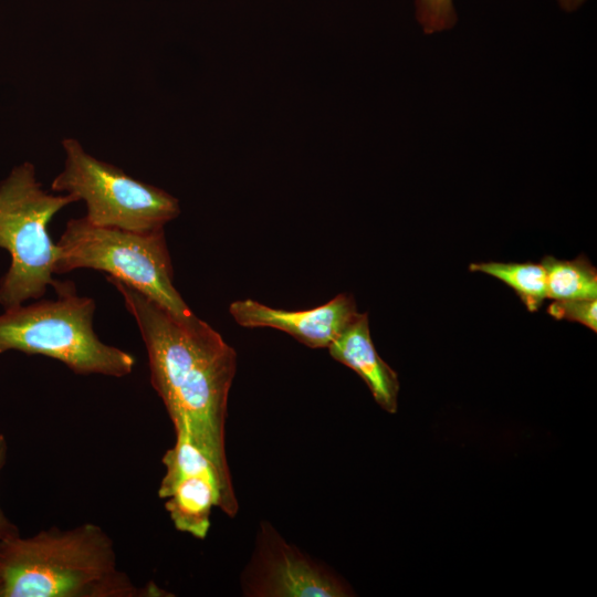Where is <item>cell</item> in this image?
<instances>
[{
  "instance_id": "1",
  "label": "cell",
  "mask_w": 597,
  "mask_h": 597,
  "mask_svg": "<svg viewBox=\"0 0 597 597\" xmlns=\"http://www.w3.org/2000/svg\"><path fill=\"white\" fill-rule=\"evenodd\" d=\"M144 341L150 381L175 430H182L232 488L224 447L228 397L237 371V353L195 314L178 317L111 275Z\"/></svg>"
},
{
  "instance_id": "14",
  "label": "cell",
  "mask_w": 597,
  "mask_h": 597,
  "mask_svg": "<svg viewBox=\"0 0 597 597\" xmlns=\"http://www.w3.org/2000/svg\"><path fill=\"white\" fill-rule=\"evenodd\" d=\"M597 300L555 301L547 313L556 320L578 322L597 332Z\"/></svg>"
},
{
  "instance_id": "9",
  "label": "cell",
  "mask_w": 597,
  "mask_h": 597,
  "mask_svg": "<svg viewBox=\"0 0 597 597\" xmlns=\"http://www.w3.org/2000/svg\"><path fill=\"white\" fill-rule=\"evenodd\" d=\"M229 313L243 327L276 328L311 348H327L359 314L354 297L347 293L303 311L274 308L251 298L238 300L229 305Z\"/></svg>"
},
{
  "instance_id": "4",
  "label": "cell",
  "mask_w": 597,
  "mask_h": 597,
  "mask_svg": "<svg viewBox=\"0 0 597 597\" xmlns=\"http://www.w3.org/2000/svg\"><path fill=\"white\" fill-rule=\"evenodd\" d=\"M71 195H53L36 180L31 163L15 166L0 182V248L11 256L0 280V304L7 310L41 298L53 279L57 255L48 227L55 213L77 202Z\"/></svg>"
},
{
  "instance_id": "5",
  "label": "cell",
  "mask_w": 597,
  "mask_h": 597,
  "mask_svg": "<svg viewBox=\"0 0 597 597\" xmlns=\"http://www.w3.org/2000/svg\"><path fill=\"white\" fill-rule=\"evenodd\" d=\"M54 273L93 269L140 291L178 317L192 315L174 285L165 230L146 232L100 227L70 219L57 243Z\"/></svg>"
},
{
  "instance_id": "2",
  "label": "cell",
  "mask_w": 597,
  "mask_h": 597,
  "mask_svg": "<svg viewBox=\"0 0 597 597\" xmlns=\"http://www.w3.org/2000/svg\"><path fill=\"white\" fill-rule=\"evenodd\" d=\"M117 568L113 541L98 525L52 527L30 537L0 540V597H139Z\"/></svg>"
},
{
  "instance_id": "8",
  "label": "cell",
  "mask_w": 597,
  "mask_h": 597,
  "mask_svg": "<svg viewBox=\"0 0 597 597\" xmlns=\"http://www.w3.org/2000/svg\"><path fill=\"white\" fill-rule=\"evenodd\" d=\"M243 594L254 597H344L349 588L327 567L289 544L262 523L253 555L241 576Z\"/></svg>"
},
{
  "instance_id": "7",
  "label": "cell",
  "mask_w": 597,
  "mask_h": 597,
  "mask_svg": "<svg viewBox=\"0 0 597 597\" xmlns=\"http://www.w3.org/2000/svg\"><path fill=\"white\" fill-rule=\"evenodd\" d=\"M175 432L176 442L163 457L166 472L158 495L167 499L165 509L178 531L203 540L210 528L212 509L217 506L233 517L238 501L212 461L185 431Z\"/></svg>"
},
{
  "instance_id": "11",
  "label": "cell",
  "mask_w": 597,
  "mask_h": 597,
  "mask_svg": "<svg viewBox=\"0 0 597 597\" xmlns=\"http://www.w3.org/2000/svg\"><path fill=\"white\" fill-rule=\"evenodd\" d=\"M541 264L546 273L548 298L572 301L597 297V271L585 255L574 260L546 255Z\"/></svg>"
},
{
  "instance_id": "10",
  "label": "cell",
  "mask_w": 597,
  "mask_h": 597,
  "mask_svg": "<svg viewBox=\"0 0 597 597\" xmlns=\"http://www.w3.org/2000/svg\"><path fill=\"white\" fill-rule=\"evenodd\" d=\"M327 348L335 360L360 376L384 410L397 412L398 375L378 355L371 341L367 313H359Z\"/></svg>"
},
{
  "instance_id": "3",
  "label": "cell",
  "mask_w": 597,
  "mask_h": 597,
  "mask_svg": "<svg viewBox=\"0 0 597 597\" xmlns=\"http://www.w3.org/2000/svg\"><path fill=\"white\" fill-rule=\"evenodd\" d=\"M56 300L7 308L0 315V354L18 350L60 360L80 375L123 377L135 358L103 343L93 329L95 301L80 296L72 282H59Z\"/></svg>"
},
{
  "instance_id": "12",
  "label": "cell",
  "mask_w": 597,
  "mask_h": 597,
  "mask_svg": "<svg viewBox=\"0 0 597 597\" xmlns=\"http://www.w3.org/2000/svg\"><path fill=\"white\" fill-rule=\"evenodd\" d=\"M469 270L492 275L506 283L530 312L540 310L547 298L546 273L541 263L481 262L471 263Z\"/></svg>"
},
{
  "instance_id": "16",
  "label": "cell",
  "mask_w": 597,
  "mask_h": 597,
  "mask_svg": "<svg viewBox=\"0 0 597 597\" xmlns=\"http://www.w3.org/2000/svg\"><path fill=\"white\" fill-rule=\"evenodd\" d=\"M586 0H557L559 7L566 12H574L580 8Z\"/></svg>"
},
{
  "instance_id": "15",
  "label": "cell",
  "mask_w": 597,
  "mask_h": 597,
  "mask_svg": "<svg viewBox=\"0 0 597 597\" xmlns=\"http://www.w3.org/2000/svg\"><path fill=\"white\" fill-rule=\"evenodd\" d=\"M8 454V443L4 434L0 433V471L3 469ZM17 526L8 520L0 507V540L18 534Z\"/></svg>"
},
{
  "instance_id": "13",
  "label": "cell",
  "mask_w": 597,
  "mask_h": 597,
  "mask_svg": "<svg viewBox=\"0 0 597 597\" xmlns=\"http://www.w3.org/2000/svg\"><path fill=\"white\" fill-rule=\"evenodd\" d=\"M416 18L426 34L452 29L457 23L453 0H416Z\"/></svg>"
},
{
  "instance_id": "6",
  "label": "cell",
  "mask_w": 597,
  "mask_h": 597,
  "mask_svg": "<svg viewBox=\"0 0 597 597\" xmlns=\"http://www.w3.org/2000/svg\"><path fill=\"white\" fill-rule=\"evenodd\" d=\"M62 147L64 167L51 189L83 200L84 217L93 224L146 232L163 229L179 216V201L167 191L95 158L75 138H64Z\"/></svg>"
}]
</instances>
